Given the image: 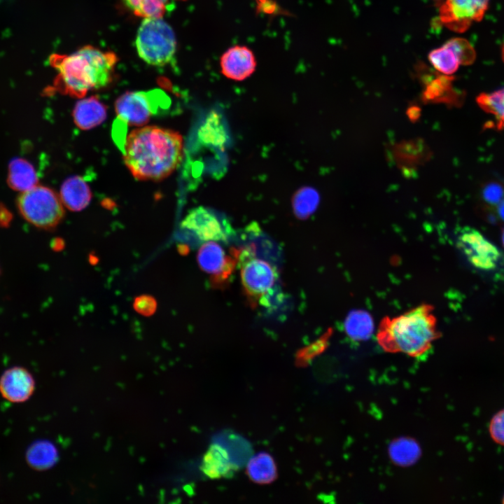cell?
Wrapping results in <instances>:
<instances>
[{
  "label": "cell",
  "mask_w": 504,
  "mask_h": 504,
  "mask_svg": "<svg viewBox=\"0 0 504 504\" xmlns=\"http://www.w3.org/2000/svg\"><path fill=\"white\" fill-rule=\"evenodd\" d=\"M489 3V0H446L440 8V20L448 29L463 32L482 19Z\"/></svg>",
  "instance_id": "cell-9"
},
{
  "label": "cell",
  "mask_w": 504,
  "mask_h": 504,
  "mask_svg": "<svg viewBox=\"0 0 504 504\" xmlns=\"http://www.w3.org/2000/svg\"><path fill=\"white\" fill-rule=\"evenodd\" d=\"M181 227L191 232L202 241H226L231 230L212 211L203 206L192 209L181 223Z\"/></svg>",
  "instance_id": "cell-11"
},
{
  "label": "cell",
  "mask_w": 504,
  "mask_h": 504,
  "mask_svg": "<svg viewBox=\"0 0 504 504\" xmlns=\"http://www.w3.org/2000/svg\"><path fill=\"white\" fill-rule=\"evenodd\" d=\"M183 150V140L180 133L149 125L135 129L127 136L123 159L136 179L158 181L178 167Z\"/></svg>",
  "instance_id": "cell-1"
},
{
  "label": "cell",
  "mask_w": 504,
  "mask_h": 504,
  "mask_svg": "<svg viewBox=\"0 0 504 504\" xmlns=\"http://www.w3.org/2000/svg\"><path fill=\"white\" fill-rule=\"evenodd\" d=\"M106 114V106L95 96L78 101L73 110L74 121L81 130L98 126L105 120Z\"/></svg>",
  "instance_id": "cell-15"
},
{
  "label": "cell",
  "mask_w": 504,
  "mask_h": 504,
  "mask_svg": "<svg viewBox=\"0 0 504 504\" xmlns=\"http://www.w3.org/2000/svg\"><path fill=\"white\" fill-rule=\"evenodd\" d=\"M345 330L355 340L368 339L373 331V321L370 315L363 310H355L349 314L344 323Z\"/></svg>",
  "instance_id": "cell-21"
},
{
  "label": "cell",
  "mask_w": 504,
  "mask_h": 504,
  "mask_svg": "<svg viewBox=\"0 0 504 504\" xmlns=\"http://www.w3.org/2000/svg\"><path fill=\"white\" fill-rule=\"evenodd\" d=\"M428 59L438 71L445 75L455 73L461 64L456 53L446 44L430 52Z\"/></svg>",
  "instance_id": "cell-24"
},
{
  "label": "cell",
  "mask_w": 504,
  "mask_h": 504,
  "mask_svg": "<svg viewBox=\"0 0 504 504\" xmlns=\"http://www.w3.org/2000/svg\"><path fill=\"white\" fill-rule=\"evenodd\" d=\"M197 259L200 268L211 276L215 286H223L229 280L237 264L236 249L227 255L214 241H209L201 246Z\"/></svg>",
  "instance_id": "cell-10"
},
{
  "label": "cell",
  "mask_w": 504,
  "mask_h": 504,
  "mask_svg": "<svg viewBox=\"0 0 504 504\" xmlns=\"http://www.w3.org/2000/svg\"><path fill=\"white\" fill-rule=\"evenodd\" d=\"M247 474L253 482L267 484L276 477V468L272 457L267 453L253 456L247 463Z\"/></svg>",
  "instance_id": "cell-20"
},
{
  "label": "cell",
  "mask_w": 504,
  "mask_h": 504,
  "mask_svg": "<svg viewBox=\"0 0 504 504\" xmlns=\"http://www.w3.org/2000/svg\"><path fill=\"white\" fill-rule=\"evenodd\" d=\"M31 374L22 367H13L6 370L0 378V393L11 402L28 400L34 391Z\"/></svg>",
  "instance_id": "cell-12"
},
{
  "label": "cell",
  "mask_w": 504,
  "mask_h": 504,
  "mask_svg": "<svg viewBox=\"0 0 504 504\" xmlns=\"http://www.w3.org/2000/svg\"><path fill=\"white\" fill-rule=\"evenodd\" d=\"M16 204L20 214L25 220L45 230L55 228L64 216L60 196L52 189L38 184L20 192Z\"/></svg>",
  "instance_id": "cell-5"
},
{
  "label": "cell",
  "mask_w": 504,
  "mask_h": 504,
  "mask_svg": "<svg viewBox=\"0 0 504 504\" xmlns=\"http://www.w3.org/2000/svg\"><path fill=\"white\" fill-rule=\"evenodd\" d=\"M478 105L493 118L492 126L504 128V88L491 93H482L477 98Z\"/></svg>",
  "instance_id": "cell-22"
},
{
  "label": "cell",
  "mask_w": 504,
  "mask_h": 504,
  "mask_svg": "<svg viewBox=\"0 0 504 504\" xmlns=\"http://www.w3.org/2000/svg\"><path fill=\"white\" fill-rule=\"evenodd\" d=\"M502 240H503V243L504 245V230H503V235H502Z\"/></svg>",
  "instance_id": "cell-34"
},
{
  "label": "cell",
  "mask_w": 504,
  "mask_h": 504,
  "mask_svg": "<svg viewBox=\"0 0 504 504\" xmlns=\"http://www.w3.org/2000/svg\"><path fill=\"white\" fill-rule=\"evenodd\" d=\"M116 55L86 46L69 55L55 54L50 63L58 72L55 86L59 92L83 97L92 90L106 87L113 78Z\"/></svg>",
  "instance_id": "cell-2"
},
{
  "label": "cell",
  "mask_w": 504,
  "mask_h": 504,
  "mask_svg": "<svg viewBox=\"0 0 504 504\" xmlns=\"http://www.w3.org/2000/svg\"><path fill=\"white\" fill-rule=\"evenodd\" d=\"M136 15L146 18L162 17L170 0H122Z\"/></svg>",
  "instance_id": "cell-26"
},
{
  "label": "cell",
  "mask_w": 504,
  "mask_h": 504,
  "mask_svg": "<svg viewBox=\"0 0 504 504\" xmlns=\"http://www.w3.org/2000/svg\"><path fill=\"white\" fill-rule=\"evenodd\" d=\"M489 432L496 444L504 447V409L498 411L491 419Z\"/></svg>",
  "instance_id": "cell-29"
},
{
  "label": "cell",
  "mask_w": 504,
  "mask_h": 504,
  "mask_svg": "<svg viewBox=\"0 0 504 504\" xmlns=\"http://www.w3.org/2000/svg\"><path fill=\"white\" fill-rule=\"evenodd\" d=\"M168 96L160 89L127 92L115 104L119 120L131 126H143L157 113L160 106H168Z\"/></svg>",
  "instance_id": "cell-7"
},
{
  "label": "cell",
  "mask_w": 504,
  "mask_h": 504,
  "mask_svg": "<svg viewBox=\"0 0 504 504\" xmlns=\"http://www.w3.org/2000/svg\"><path fill=\"white\" fill-rule=\"evenodd\" d=\"M220 65L221 72L225 77L241 81L255 71L256 60L254 54L248 47L234 46L222 55Z\"/></svg>",
  "instance_id": "cell-13"
},
{
  "label": "cell",
  "mask_w": 504,
  "mask_h": 504,
  "mask_svg": "<svg viewBox=\"0 0 504 504\" xmlns=\"http://www.w3.org/2000/svg\"><path fill=\"white\" fill-rule=\"evenodd\" d=\"M502 190L496 186H492L487 188L485 197L490 202H496L501 198Z\"/></svg>",
  "instance_id": "cell-32"
},
{
  "label": "cell",
  "mask_w": 504,
  "mask_h": 504,
  "mask_svg": "<svg viewBox=\"0 0 504 504\" xmlns=\"http://www.w3.org/2000/svg\"><path fill=\"white\" fill-rule=\"evenodd\" d=\"M134 307L139 313L148 316L155 311L156 302L150 296L142 295L135 299Z\"/></svg>",
  "instance_id": "cell-30"
},
{
  "label": "cell",
  "mask_w": 504,
  "mask_h": 504,
  "mask_svg": "<svg viewBox=\"0 0 504 504\" xmlns=\"http://www.w3.org/2000/svg\"><path fill=\"white\" fill-rule=\"evenodd\" d=\"M13 214L11 211L4 204L0 202V228H6L9 227L13 220Z\"/></svg>",
  "instance_id": "cell-31"
},
{
  "label": "cell",
  "mask_w": 504,
  "mask_h": 504,
  "mask_svg": "<svg viewBox=\"0 0 504 504\" xmlns=\"http://www.w3.org/2000/svg\"><path fill=\"white\" fill-rule=\"evenodd\" d=\"M237 469L227 450L220 443L212 444L203 457L202 470L209 478L230 476Z\"/></svg>",
  "instance_id": "cell-14"
},
{
  "label": "cell",
  "mask_w": 504,
  "mask_h": 504,
  "mask_svg": "<svg viewBox=\"0 0 504 504\" xmlns=\"http://www.w3.org/2000/svg\"><path fill=\"white\" fill-rule=\"evenodd\" d=\"M319 203L318 192L311 187H303L295 192L292 206L295 216L299 219L309 218L316 209Z\"/></svg>",
  "instance_id": "cell-23"
},
{
  "label": "cell",
  "mask_w": 504,
  "mask_h": 504,
  "mask_svg": "<svg viewBox=\"0 0 504 504\" xmlns=\"http://www.w3.org/2000/svg\"><path fill=\"white\" fill-rule=\"evenodd\" d=\"M444 44L454 50L461 64H470L474 62L476 53L472 45L467 40L454 38L447 41Z\"/></svg>",
  "instance_id": "cell-28"
},
{
  "label": "cell",
  "mask_w": 504,
  "mask_h": 504,
  "mask_svg": "<svg viewBox=\"0 0 504 504\" xmlns=\"http://www.w3.org/2000/svg\"><path fill=\"white\" fill-rule=\"evenodd\" d=\"M135 46L142 60L162 66L173 59L176 39L172 27L162 17L146 18L138 29Z\"/></svg>",
  "instance_id": "cell-4"
},
{
  "label": "cell",
  "mask_w": 504,
  "mask_h": 504,
  "mask_svg": "<svg viewBox=\"0 0 504 504\" xmlns=\"http://www.w3.org/2000/svg\"><path fill=\"white\" fill-rule=\"evenodd\" d=\"M198 139L204 144L223 148L227 140L220 115L215 111L210 112L198 130Z\"/></svg>",
  "instance_id": "cell-19"
},
{
  "label": "cell",
  "mask_w": 504,
  "mask_h": 504,
  "mask_svg": "<svg viewBox=\"0 0 504 504\" xmlns=\"http://www.w3.org/2000/svg\"><path fill=\"white\" fill-rule=\"evenodd\" d=\"M502 503H504V495H503V498H502Z\"/></svg>",
  "instance_id": "cell-35"
},
{
  "label": "cell",
  "mask_w": 504,
  "mask_h": 504,
  "mask_svg": "<svg viewBox=\"0 0 504 504\" xmlns=\"http://www.w3.org/2000/svg\"><path fill=\"white\" fill-rule=\"evenodd\" d=\"M498 213L500 217L504 220V202L500 206Z\"/></svg>",
  "instance_id": "cell-33"
},
{
  "label": "cell",
  "mask_w": 504,
  "mask_h": 504,
  "mask_svg": "<svg viewBox=\"0 0 504 504\" xmlns=\"http://www.w3.org/2000/svg\"><path fill=\"white\" fill-rule=\"evenodd\" d=\"M57 458L55 447L49 442H39L29 449L28 461L37 469H46L52 465Z\"/></svg>",
  "instance_id": "cell-25"
},
{
  "label": "cell",
  "mask_w": 504,
  "mask_h": 504,
  "mask_svg": "<svg viewBox=\"0 0 504 504\" xmlns=\"http://www.w3.org/2000/svg\"><path fill=\"white\" fill-rule=\"evenodd\" d=\"M246 239L249 246L256 256L263 258L275 265L279 262L280 249L274 241L263 234L255 225L248 227Z\"/></svg>",
  "instance_id": "cell-18"
},
{
  "label": "cell",
  "mask_w": 504,
  "mask_h": 504,
  "mask_svg": "<svg viewBox=\"0 0 504 504\" xmlns=\"http://www.w3.org/2000/svg\"><path fill=\"white\" fill-rule=\"evenodd\" d=\"M440 337L433 307L420 304L405 313L386 316L379 326L377 339L388 352L419 356L426 352Z\"/></svg>",
  "instance_id": "cell-3"
},
{
  "label": "cell",
  "mask_w": 504,
  "mask_h": 504,
  "mask_svg": "<svg viewBox=\"0 0 504 504\" xmlns=\"http://www.w3.org/2000/svg\"><path fill=\"white\" fill-rule=\"evenodd\" d=\"M38 178L31 163L21 158H13L8 164L7 183L13 190L20 192L38 185Z\"/></svg>",
  "instance_id": "cell-17"
},
{
  "label": "cell",
  "mask_w": 504,
  "mask_h": 504,
  "mask_svg": "<svg viewBox=\"0 0 504 504\" xmlns=\"http://www.w3.org/2000/svg\"><path fill=\"white\" fill-rule=\"evenodd\" d=\"M242 286L247 295L265 306L277 290L278 272L276 265L255 255L247 245L236 249Z\"/></svg>",
  "instance_id": "cell-6"
},
{
  "label": "cell",
  "mask_w": 504,
  "mask_h": 504,
  "mask_svg": "<svg viewBox=\"0 0 504 504\" xmlns=\"http://www.w3.org/2000/svg\"><path fill=\"white\" fill-rule=\"evenodd\" d=\"M59 196L64 206L72 211L84 209L92 198L90 187L83 178L78 176H71L64 181Z\"/></svg>",
  "instance_id": "cell-16"
},
{
  "label": "cell",
  "mask_w": 504,
  "mask_h": 504,
  "mask_svg": "<svg viewBox=\"0 0 504 504\" xmlns=\"http://www.w3.org/2000/svg\"><path fill=\"white\" fill-rule=\"evenodd\" d=\"M456 244L474 267L484 270L496 267L500 259L499 250L477 230L469 227L460 230Z\"/></svg>",
  "instance_id": "cell-8"
},
{
  "label": "cell",
  "mask_w": 504,
  "mask_h": 504,
  "mask_svg": "<svg viewBox=\"0 0 504 504\" xmlns=\"http://www.w3.org/2000/svg\"><path fill=\"white\" fill-rule=\"evenodd\" d=\"M390 455L393 461L402 465L413 463L419 455L418 445L409 439H400L390 447Z\"/></svg>",
  "instance_id": "cell-27"
}]
</instances>
